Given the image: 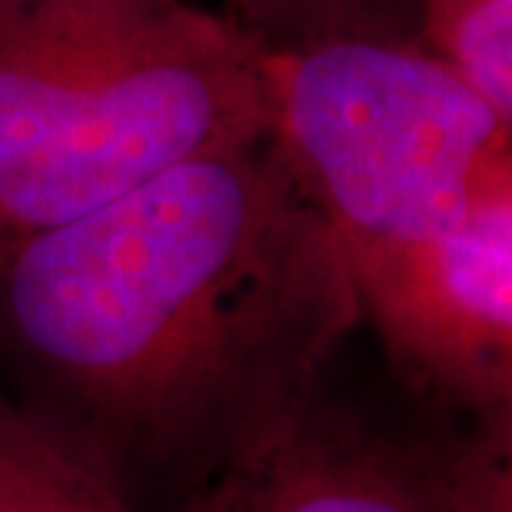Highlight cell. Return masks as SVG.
Here are the masks:
<instances>
[{
    "label": "cell",
    "instance_id": "cell-1",
    "mask_svg": "<svg viewBox=\"0 0 512 512\" xmlns=\"http://www.w3.org/2000/svg\"><path fill=\"white\" fill-rule=\"evenodd\" d=\"M340 240L266 137L0 243V360L120 486L190 496L320 396L360 330Z\"/></svg>",
    "mask_w": 512,
    "mask_h": 512
},
{
    "label": "cell",
    "instance_id": "cell-2",
    "mask_svg": "<svg viewBox=\"0 0 512 512\" xmlns=\"http://www.w3.org/2000/svg\"><path fill=\"white\" fill-rule=\"evenodd\" d=\"M260 137V54L227 14L0 0V243Z\"/></svg>",
    "mask_w": 512,
    "mask_h": 512
},
{
    "label": "cell",
    "instance_id": "cell-3",
    "mask_svg": "<svg viewBox=\"0 0 512 512\" xmlns=\"http://www.w3.org/2000/svg\"><path fill=\"white\" fill-rule=\"evenodd\" d=\"M266 143L336 240H423L512 200V117L393 30L256 47Z\"/></svg>",
    "mask_w": 512,
    "mask_h": 512
},
{
    "label": "cell",
    "instance_id": "cell-4",
    "mask_svg": "<svg viewBox=\"0 0 512 512\" xmlns=\"http://www.w3.org/2000/svg\"><path fill=\"white\" fill-rule=\"evenodd\" d=\"M360 323L416 396L509 446L512 200L423 240H340Z\"/></svg>",
    "mask_w": 512,
    "mask_h": 512
},
{
    "label": "cell",
    "instance_id": "cell-5",
    "mask_svg": "<svg viewBox=\"0 0 512 512\" xmlns=\"http://www.w3.org/2000/svg\"><path fill=\"white\" fill-rule=\"evenodd\" d=\"M506 453L483 439H399L313 396L183 512H509Z\"/></svg>",
    "mask_w": 512,
    "mask_h": 512
},
{
    "label": "cell",
    "instance_id": "cell-6",
    "mask_svg": "<svg viewBox=\"0 0 512 512\" xmlns=\"http://www.w3.org/2000/svg\"><path fill=\"white\" fill-rule=\"evenodd\" d=\"M0 512H133L94 459L0 389Z\"/></svg>",
    "mask_w": 512,
    "mask_h": 512
},
{
    "label": "cell",
    "instance_id": "cell-7",
    "mask_svg": "<svg viewBox=\"0 0 512 512\" xmlns=\"http://www.w3.org/2000/svg\"><path fill=\"white\" fill-rule=\"evenodd\" d=\"M413 37L512 117V0H413Z\"/></svg>",
    "mask_w": 512,
    "mask_h": 512
},
{
    "label": "cell",
    "instance_id": "cell-8",
    "mask_svg": "<svg viewBox=\"0 0 512 512\" xmlns=\"http://www.w3.org/2000/svg\"><path fill=\"white\" fill-rule=\"evenodd\" d=\"M256 47L333 34V30H393L409 34L413 0H233L227 14Z\"/></svg>",
    "mask_w": 512,
    "mask_h": 512
}]
</instances>
